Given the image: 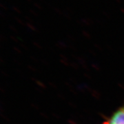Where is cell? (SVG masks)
<instances>
[{
  "label": "cell",
  "mask_w": 124,
  "mask_h": 124,
  "mask_svg": "<svg viewBox=\"0 0 124 124\" xmlns=\"http://www.w3.org/2000/svg\"><path fill=\"white\" fill-rule=\"evenodd\" d=\"M103 124H124V106L115 111Z\"/></svg>",
  "instance_id": "obj_1"
}]
</instances>
